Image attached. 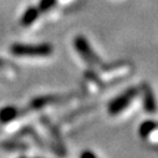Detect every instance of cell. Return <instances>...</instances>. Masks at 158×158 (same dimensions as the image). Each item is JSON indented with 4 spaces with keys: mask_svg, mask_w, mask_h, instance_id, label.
Segmentation results:
<instances>
[{
    "mask_svg": "<svg viewBox=\"0 0 158 158\" xmlns=\"http://www.w3.org/2000/svg\"><path fill=\"white\" fill-rule=\"evenodd\" d=\"M142 103H143V108L147 113H154L157 111V102H156V97L151 90L149 86H144L143 87V94H142Z\"/></svg>",
    "mask_w": 158,
    "mask_h": 158,
    "instance_id": "obj_7",
    "label": "cell"
},
{
    "mask_svg": "<svg viewBox=\"0 0 158 158\" xmlns=\"http://www.w3.org/2000/svg\"><path fill=\"white\" fill-rule=\"evenodd\" d=\"M39 15H40V10L37 9V6H30L21 15L20 24L23 26H30L39 19Z\"/></svg>",
    "mask_w": 158,
    "mask_h": 158,
    "instance_id": "obj_8",
    "label": "cell"
},
{
    "mask_svg": "<svg viewBox=\"0 0 158 158\" xmlns=\"http://www.w3.org/2000/svg\"><path fill=\"white\" fill-rule=\"evenodd\" d=\"M2 147L4 149H9V151H23V149H26V144L23 143V142H19L16 139H13V141H5L2 143Z\"/></svg>",
    "mask_w": 158,
    "mask_h": 158,
    "instance_id": "obj_11",
    "label": "cell"
},
{
    "mask_svg": "<svg viewBox=\"0 0 158 158\" xmlns=\"http://www.w3.org/2000/svg\"><path fill=\"white\" fill-rule=\"evenodd\" d=\"M138 94H139V90L137 87H131V89L123 91L122 94H120L118 96H116L108 103V107H107L108 113L111 116H117V114L122 113L132 105V102L138 96Z\"/></svg>",
    "mask_w": 158,
    "mask_h": 158,
    "instance_id": "obj_2",
    "label": "cell"
},
{
    "mask_svg": "<svg viewBox=\"0 0 158 158\" xmlns=\"http://www.w3.org/2000/svg\"><path fill=\"white\" fill-rule=\"evenodd\" d=\"M56 2L57 0H40L39 5H37V9L40 10V13H46L55 6Z\"/></svg>",
    "mask_w": 158,
    "mask_h": 158,
    "instance_id": "obj_12",
    "label": "cell"
},
{
    "mask_svg": "<svg viewBox=\"0 0 158 158\" xmlns=\"http://www.w3.org/2000/svg\"><path fill=\"white\" fill-rule=\"evenodd\" d=\"M157 126H158V123L154 122V121H152V120H146V121H143V122L139 125V128H138V133H139L141 138L146 141V138L148 137V135H149Z\"/></svg>",
    "mask_w": 158,
    "mask_h": 158,
    "instance_id": "obj_10",
    "label": "cell"
},
{
    "mask_svg": "<svg viewBox=\"0 0 158 158\" xmlns=\"http://www.w3.org/2000/svg\"><path fill=\"white\" fill-rule=\"evenodd\" d=\"M73 48L75 50L80 54V56L90 65V66H97L101 64L100 57L95 54V51L92 50L90 43L86 40L84 36H76L73 40Z\"/></svg>",
    "mask_w": 158,
    "mask_h": 158,
    "instance_id": "obj_4",
    "label": "cell"
},
{
    "mask_svg": "<svg viewBox=\"0 0 158 158\" xmlns=\"http://www.w3.org/2000/svg\"><path fill=\"white\" fill-rule=\"evenodd\" d=\"M20 116L19 110L15 106H4L0 108V127L6 126L16 121Z\"/></svg>",
    "mask_w": 158,
    "mask_h": 158,
    "instance_id": "obj_6",
    "label": "cell"
},
{
    "mask_svg": "<svg viewBox=\"0 0 158 158\" xmlns=\"http://www.w3.org/2000/svg\"><path fill=\"white\" fill-rule=\"evenodd\" d=\"M64 100V96L61 95H50V96H41V97H36L30 102V108L32 110H41L45 108L50 105L59 103L60 101Z\"/></svg>",
    "mask_w": 158,
    "mask_h": 158,
    "instance_id": "obj_5",
    "label": "cell"
},
{
    "mask_svg": "<svg viewBox=\"0 0 158 158\" xmlns=\"http://www.w3.org/2000/svg\"><path fill=\"white\" fill-rule=\"evenodd\" d=\"M146 141H148V142H151L152 144H156V146H158V126L148 135V137L146 138Z\"/></svg>",
    "mask_w": 158,
    "mask_h": 158,
    "instance_id": "obj_13",
    "label": "cell"
},
{
    "mask_svg": "<svg viewBox=\"0 0 158 158\" xmlns=\"http://www.w3.org/2000/svg\"><path fill=\"white\" fill-rule=\"evenodd\" d=\"M133 67L131 64H118L116 66H112L111 69H105L102 70L97 76V78L100 80V82L103 85H111V84H114L117 81L122 80L126 76H128L131 72H132Z\"/></svg>",
    "mask_w": 158,
    "mask_h": 158,
    "instance_id": "obj_3",
    "label": "cell"
},
{
    "mask_svg": "<svg viewBox=\"0 0 158 158\" xmlns=\"http://www.w3.org/2000/svg\"><path fill=\"white\" fill-rule=\"evenodd\" d=\"M20 158H26V157H20Z\"/></svg>",
    "mask_w": 158,
    "mask_h": 158,
    "instance_id": "obj_16",
    "label": "cell"
},
{
    "mask_svg": "<svg viewBox=\"0 0 158 158\" xmlns=\"http://www.w3.org/2000/svg\"><path fill=\"white\" fill-rule=\"evenodd\" d=\"M80 158H97V156L92 152V151H84L82 153H81V156H80Z\"/></svg>",
    "mask_w": 158,
    "mask_h": 158,
    "instance_id": "obj_15",
    "label": "cell"
},
{
    "mask_svg": "<svg viewBox=\"0 0 158 158\" xmlns=\"http://www.w3.org/2000/svg\"><path fill=\"white\" fill-rule=\"evenodd\" d=\"M10 52L19 57H46L54 52V46L48 43L43 44H13Z\"/></svg>",
    "mask_w": 158,
    "mask_h": 158,
    "instance_id": "obj_1",
    "label": "cell"
},
{
    "mask_svg": "<svg viewBox=\"0 0 158 158\" xmlns=\"http://www.w3.org/2000/svg\"><path fill=\"white\" fill-rule=\"evenodd\" d=\"M101 87H102V84L100 82L97 76H95V75H92L90 72L86 73V89H87V91L90 94L94 95V94L100 92Z\"/></svg>",
    "mask_w": 158,
    "mask_h": 158,
    "instance_id": "obj_9",
    "label": "cell"
},
{
    "mask_svg": "<svg viewBox=\"0 0 158 158\" xmlns=\"http://www.w3.org/2000/svg\"><path fill=\"white\" fill-rule=\"evenodd\" d=\"M11 65L8 62V61H5V60H3L2 57H0V71L2 72H8L9 73V71L11 70Z\"/></svg>",
    "mask_w": 158,
    "mask_h": 158,
    "instance_id": "obj_14",
    "label": "cell"
}]
</instances>
